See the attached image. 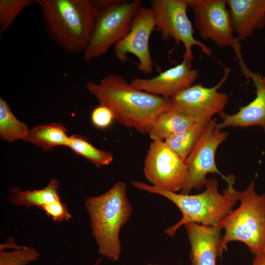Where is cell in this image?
Masks as SVG:
<instances>
[{"label": "cell", "instance_id": "obj_1", "mask_svg": "<svg viewBox=\"0 0 265 265\" xmlns=\"http://www.w3.org/2000/svg\"><path fill=\"white\" fill-rule=\"evenodd\" d=\"M85 87L100 104L111 109L115 120L142 134H148L157 118L171 108L170 98L138 89L115 73L99 82L87 81Z\"/></svg>", "mask_w": 265, "mask_h": 265}, {"label": "cell", "instance_id": "obj_2", "mask_svg": "<svg viewBox=\"0 0 265 265\" xmlns=\"http://www.w3.org/2000/svg\"><path fill=\"white\" fill-rule=\"evenodd\" d=\"M48 35L70 54L84 52L91 39L97 8L91 0H36Z\"/></svg>", "mask_w": 265, "mask_h": 265}, {"label": "cell", "instance_id": "obj_3", "mask_svg": "<svg viewBox=\"0 0 265 265\" xmlns=\"http://www.w3.org/2000/svg\"><path fill=\"white\" fill-rule=\"evenodd\" d=\"M131 184L138 190L161 195L178 208L182 218L164 230V234L170 237H173L182 226L190 222L218 226L219 223L233 210L238 201L234 184L228 185L223 193H220L218 189V181L213 179H207L204 191L195 195L164 190L137 181H132Z\"/></svg>", "mask_w": 265, "mask_h": 265}, {"label": "cell", "instance_id": "obj_4", "mask_svg": "<svg viewBox=\"0 0 265 265\" xmlns=\"http://www.w3.org/2000/svg\"><path fill=\"white\" fill-rule=\"evenodd\" d=\"M127 191L126 183L119 181L105 193L88 197L85 204L98 253L114 262L122 251L120 232L132 212Z\"/></svg>", "mask_w": 265, "mask_h": 265}, {"label": "cell", "instance_id": "obj_5", "mask_svg": "<svg viewBox=\"0 0 265 265\" xmlns=\"http://www.w3.org/2000/svg\"><path fill=\"white\" fill-rule=\"evenodd\" d=\"M239 206L222 219L218 226L224 230L219 251L221 258L228 243H244L255 257L265 255V193L259 194L251 182L242 191L236 190Z\"/></svg>", "mask_w": 265, "mask_h": 265}, {"label": "cell", "instance_id": "obj_6", "mask_svg": "<svg viewBox=\"0 0 265 265\" xmlns=\"http://www.w3.org/2000/svg\"><path fill=\"white\" fill-rule=\"evenodd\" d=\"M97 8L91 39L83 53L87 63L104 54L129 32L132 20L142 7L141 0H94Z\"/></svg>", "mask_w": 265, "mask_h": 265}, {"label": "cell", "instance_id": "obj_7", "mask_svg": "<svg viewBox=\"0 0 265 265\" xmlns=\"http://www.w3.org/2000/svg\"><path fill=\"white\" fill-rule=\"evenodd\" d=\"M191 8L194 26L201 38L211 40L219 47L230 46L234 50L243 74L247 78L251 71L241 54V43L235 37L226 0H186Z\"/></svg>", "mask_w": 265, "mask_h": 265}, {"label": "cell", "instance_id": "obj_8", "mask_svg": "<svg viewBox=\"0 0 265 265\" xmlns=\"http://www.w3.org/2000/svg\"><path fill=\"white\" fill-rule=\"evenodd\" d=\"M150 4L155 18V30L165 40H174L178 45L182 42L185 49L183 55L191 66L194 59L192 47L197 46L208 56L212 54L210 48L196 39L191 22L186 13V0H151Z\"/></svg>", "mask_w": 265, "mask_h": 265}, {"label": "cell", "instance_id": "obj_9", "mask_svg": "<svg viewBox=\"0 0 265 265\" xmlns=\"http://www.w3.org/2000/svg\"><path fill=\"white\" fill-rule=\"evenodd\" d=\"M214 119L209 121L198 142L186 159L187 176L181 193L188 194L193 189L202 188L207 180L206 176L209 173H217L228 185L234 184L235 176L223 175L215 164L216 150L228 135V132L220 129Z\"/></svg>", "mask_w": 265, "mask_h": 265}, {"label": "cell", "instance_id": "obj_10", "mask_svg": "<svg viewBox=\"0 0 265 265\" xmlns=\"http://www.w3.org/2000/svg\"><path fill=\"white\" fill-rule=\"evenodd\" d=\"M143 173L151 186L173 192L181 191L187 179V168L164 141L152 140L144 162Z\"/></svg>", "mask_w": 265, "mask_h": 265}, {"label": "cell", "instance_id": "obj_11", "mask_svg": "<svg viewBox=\"0 0 265 265\" xmlns=\"http://www.w3.org/2000/svg\"><path fill=\"white\" fill-rule=\"evenodd\" d=\"M230 71V68H224V76L213 87L196 84L180 92L170 98L171 108L191 117L196 122L210 120L214 115L223 112L229 97L218 89L225 82Z\"/></svg>", "mask_w": 265, "mask_h": 265}, {"label": "cell", "instance_id": "obj_12", "mask_svg": "<svg viewBox=\"0 0 265 265\" xmlns=\"http://www.w3.org/2000/svg\"><path fill=\"white\" fill-rule=\"evenodd\" d=\"M155 27L153 10L142 7L134 16L129 32L114 46L116 59L124 63L128 60V54H132L139 61L137 69L144 74H150L154 62L149 50V40Z\"/></svg>", "mask_w": 265, "mask_h": 265}, {"label": "cell", "instance_id": "obj_13", "mask_svg": "<svg viewBox=\"0 0 265 265\" xmlns=\"http://www.w3.org/2000/svg\"><path fill=\"white\" fill-rule=\"evenodd\" d=\"M198 71L189 65L183 55V61L151 79L135 78L130 83L136 88L171 98L191 86L198 76Z\"/></svg>", "mask_w": 265, "mask_h": 265}, {"label": "cell", "instance_id": "obj_14", "mask_svg": "<svg viewBox=\"0 0 265 265\" xmlns=\"http://www.w3.org/2000/svg\"><path fill=\"white\" fill-rule=\"evenodd\" d=\"M189 241L191 265H216L222 238L218 226H205L194 222L184 225Z\"/></svg>", "mask_w": 265, "mask_h": 265}, {"label": "cell", "instance_id": "obj_15", "mask_svg": "<svg viewBox=\"0 0 265 265\" xmlns=\"http://www.w3.org/2000/svg\"><path fill=\"white\" fill-rule=\"evenodd\" d=\"M232 26L239 40L265 26V0H227Z\"/></svg>", "mask_w": 265, "mask_h": 265}, {"label": "cell", "instance_id": "obj_16", "mask_svg": "<svg viewBox=\"0 0 265 265\" xmlns=\"http://www.w3.org/2000/svg\"><path fill=\"white\" fill-rule=\"evenodd\" d=\"M252 78L256 89V96L246 106L233 114L223 112L220 113L222 121L217 123L221 130L225 127L245 128L254 126L261 127L265 133V85L261 81L259 74L251 72Z\"/></svg>", "mask_w": 265, "mask_h": 265}, {"label": "cell", "instance_id": "obj_17", "mask_svg": "<svg viewBox=\"0 0 265 265\" xmlns=\"http://www.w3.org/2000/svg\"><path fill=\"white\" fill-rule=\"evenodd\" d=\"M195 122L191 117L170 108L157 118L148 134L152 140L165 141L189 128Z\"/></svg>", "mask_w": 265, "mask_h": 265}, {"label": "cell", "instance_id": "obj_18", "mask_svg": "<svg viewBox=\"0 0 265 265\" xmlns=\"http://www.w3.org/2000/svg\"><path fill=\"white\" fill-rule=\"evenodd\" d=\"M59 186V181L53 179L46 187L40 189L25 191L15 187L10 189L8 199L17 206L35 207L41 209L48 203L61 200L58 192Z\"/></svg>", "mask_w": 265, "mask_h": 265}, {"label": "cell", "instance_id": "obj_19", "mask_svg": "<svg viewBox=\"0 0 265 265\" xmlns=\"http://www.w3.org/2000/svg\"><path fill=\"white\" fill-rule=\"evenodd\" d=\"M69 137L63 124L52 123L34 126L23 141L49 151L58 146H67Z\"/></svg>", "mask_w": 265, "mask_h": 265}, {"label": "cell", "instance_id": "obj_20", "mask_svg": "<svg viewBox=\"0 0 265 265\" xmlns=\"http://www.w3.org/2000/svg\"><path fill=\"white\" fill-rule=\"evenodd\" d=\"M210 120L196 122L189 128L166 139L164 142L177 156L185 161L198 142Z\"/></svg>", "mask_w": 265, "mask_h": 265}, {"label": "cell", "instance_id": "obj_21", "mask_svg": "<svg viewBox=\"0 0 265 265\" xmlns=\"http://www.w3.org/2000/svg\"><path fill=\"white\" fill-rule=\"evenodd\" d=\"M67 147L75 155L83 157L97 167L107 165L113 160L112 153L98 149L80 134L69 136Z\"/></svg>", "mask_w": 265, "mask_h": 265}, {"label": "cell", "instance_id": "obj_22", "mask_svg": "<svg viewBox=\"0 0 265 265\" xmlns=\"http://www.w3.org/2000/svg\"><path fill=\"white\" fill-rule=\"evenodd\" d=\"M29 129L13 114L5 100L0 98V137L9 143L23 140Z\"/></svg>", "mask_w": 265, "mask_h": 265}, {"label": "cell", "instance_id": "obj_23", "mask_svg": "<svg viewBox=\"0 0 265 265\" xmlns=\"http://www.w3.org/2000/svg\"><path fill=\"white\" fill-rule=\"evenodd\" d=\"M0 247L11 250L0 248V265H28L39 257V252L33 247L19 246L13 238L1 243Z\"/></svg>", "mask_w": 265, "mask_h": 265}, {"label": "cell", "instance_id": "obj_24", "mask_svg": "<svg viewBox=\"0 0 265 265\" xmlns=\"http://www.w3.org/2000/svg\"><path fill=\"white\" fill-rule=\"evenodd\" d=\"M35 2L36 0H0V37L12 26L23 10Z\"/></svg>", "mask_w": 265, "mask_h": 265}, {"label": "cell", "instance_id": "obj_25", "mask_svg": "<svg viewBox=\"0 0 265 265\" xmlns=\"http://www.w3.org/2000/svg\"><path fill=\"white\" fill-rule=\"evenodd\" d=\"M91 120L93 125L100 129L108 128L115 120L111 109L106 105L101 104L92 110Z\"/></svg>", "mask_w": 265, "mask_h": 265}, {"label": "cell", "instance_id": "obj_26", "mask_svg": "<svg viewBox=\"0 0 265 265\" xmlns=\"http://www.w3.org/2000/svg\"><path fill=\"white\" fill-rule=\"evenodd\" d=\"M41 210L44 211L47 216L56 222L68 221L71 218V215L68 209L61 200L48 203L44 206Z\"/></svg>", "mask_w": 265, "mask_h": 265}, {"label": "cell", "instance_id": "obj_27", "mask_svg": "<svg viewBox=\"0 0 265 265\" xmlns=\"http://www.w3.org/2000/svg\"><path fill=\"white\" fill-rule=\"evenodd\" d=\"M251 265H265V255L255 257Z\"/></svg>", "mask_w": 265, "mask_h": 265}, {"label": "cell", "instance_id": "obj_28", "mask_svg": "<svg viewBox=\"0 0 265 265\" xmlns=\"http://www.w3.org/2000/svg\"><path fill=\"white\" fill-rule=\"evenodd\" d=\"M259 77L262 83L265 85V77H263L259 74Z\"/></svg>", "mask_w": 265, "mask_h": 265}, {"label": "cell", "instance_id": "obj_29", "mask_svg": "<svg viewBox=\"0 0 265 265\" xmlns=\"http://www.w3.org/2000/svg\"><path fill=\"white\" fill-rule=\"evenodd\" d=\"M146 265H160L158 264H149Z\"/></svg>", "mask_w": 265, "mask_h": 265}]
</instances>
